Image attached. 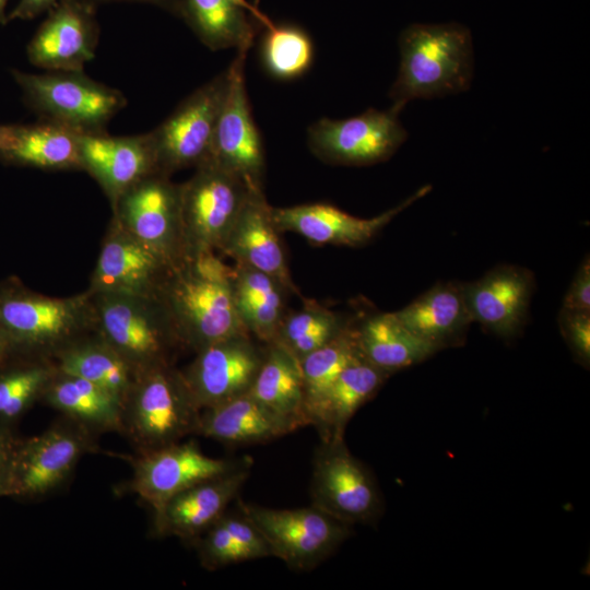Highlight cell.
<instances>
[{
	"instance_id": "obj_16",
	"label": "cell",
	"mask_w": 590,
	"mask_h": 590,
	"mask_svg": "<svg viewBox=\"0 0 590 590\" xmlns=\"http://www.w3.org/2000/svg\"><path fill=\"white\" fill-rule=\"evenodd\" d=\"M263 356L251 334L243 332L198 351L181 374L202 411L248 392Z\"/></svg>"
},
{
	"instance_id": "obj_13",
	"label": "cell",
	"mask_w": 590,
	"mask_h": 590,
	"mask_svg": "<svg viewBox=\"0 0 590 590\" xmlns=\"http://www.w3.org/2000/svg\"><path fill=\"white\" fill-rule=\"evenodd\" d=\"M249 49L237 50L227 68L228 83L206 158L243 177L251 187L262 188L264 150L252 117L245 81Z\"/></svg>"
},
{
	"instance_id": "obj_15",
	"label": "cell",
	"mask_w": 590,
	"mask_h": 590,
	"mask_svg": "<svg viewBox=\"0 0 590 590\" xmlns=\"http://www.w3.org/2000/svg\"><path fill=\"white\" fill-rule=\"evenodd\" d=\"M310 492L312 506L349 524L373 519L380 507L373 479L343 440L318 448Z\"/></svg>"
},
{
	"instance_id": "obj_12",
	"label": "cell",
	"mask_w": 590,
	"mask_h": 590,
	"mask_svg": "<svg viewBox=\"0 0 590 590\" xmlns=\"http://www.w3.org/2000/svg\"><path fill=\"white\" fill-rule=\"evenodd\" d=\"M113 219L170 267L185 260L180 185L155 172L127 189L110 205Z\"/></svg>"
},
{
	"instance_id": "obj_44",
	"label": "cell",
	"mask_w": 590,
	"mask_h": 590,
	"mask_svg": "<svg viewBox=\"0 0 590 590\" xmlns=\"http://www.w3.org/2000/svg\"><path fill=\"white\" fill-rule=\"evenodd\" d=\"M14 135V125H0V153L3 152L12 142Z\"/></svg>"
},
{
	"instance_id": "obj_38",
	"label": "cell",
	"mask_w": 590,
	"mask_h": 590,
	"mask_svg": "<svg viewBox=\"0 0 590 590\" xmlns=\"http://www.w3.org/2000/svg\"><path fill=\"white\" fill-rule=\"evenodd\" d=\"M343 328L335 314L311 303L299 311L284 316L273 342L300 359L328 343Z\"/></svg>"
},
{
	"instance_id": "obj_28",
	"label": "cell",
	"mask_w": 590,
	"mask_h": 590,
	"mask_svg": "<svg viewBox=\"0 0 590 590\" xmlns=\"http://www.w3.org/2000/svg\"><path fill=\"white\" fill-rule=\"evenodd\" d=\"M40 402L92 433L121 432V401L83 378L56 370Z\"/></svg>"
},
{
	"instance_id": "obj_35",
	"label": "cell",
	"mask_w": 590,
	"mask_h": 590,
	"mask_svg": "<svg viewBox=\"0 0 590 590\" xmlns=\"http://www.w3.org/2000/svg\"><path fill=\"white\" fill-rule=\"evenodd\" d=\"M259 43V57L264 71L275 80L292 81L303 76L312 66L315 45L309 33L292 22L270 21Z\"/></svg>"
},
{
	"instance_id": "obj_20",
	"label": "cell",
	"mask_w": 590,
	"mask_h": 590,
	"mask_svg": "<svg viewBox=\"0 0 590 590\" xmlns=\"http://www.w3.org/2000/svg\"><path fill=\"white\" fill-rule=\"evenodd\" d=\"M430 191L420 188L399 205L371 219H359L328 203L271 208L280 232H293L318 245L359 246L369 241L397 214Z\"/></svg>"
},
{
	"instance_id": "obj_22",
	"label": "cell",
	"mask_w": 590,
	"mask_h": 590,
	"mask_svg": "<svg viewBox=\"0 0 590 590\" xmlns=\"http://www.w3.org/2000/svg\"><path fill=\"white\" fill-rule=\"evenodd\" d=\"M271 208L262 188L251 189L219 251L269 274L286 291L294 292Z\"/></svg>"
},
{
	"instance_id": "obj_4",
	"label": "cell",
	"mask_w": 590,
	"mask_h": 590,
	"mask_svg": "<svg viewBox=\"0 0 590 590\" xmlns=\"http://www.w3.org/2000/svg\"><path fill=\"white\" fill-rule=\"evenodd\" d=\"M200 412L181 370L163 364L137 376L122 401L120 433L143 455L196 435Z\"/></svg>"
},
{
	"instance_id": "obj_33",
	"label": "cell",
	"mask_w": 590,
	"mask_h": 590,
	"mask_svg": "<svg viewBox=\"0 0 590 590\" xmlns=\"http://www.w3.org/2000/svg\"><path fill=\"white\" fill-rule=\"evenodd\" d=\"M57 370L88 380L121 401L137 374L130 365L96 333L73 343L52 361Z\"/></svg>"
},
{
	"instance_id": "obj_1",
	"label": "cell",
	"mask_w": 590,
	"mask_h": 590,
	"mask_svg": "<svg viewBox=\"0 0 590 590\" xmlns=\"http://www.w3.org/2000/svg\"><path fill=\"white\" fill-rule=\"evenodd\" d=\"M93 333L94 309L87 291L50 297L16 278L0 282V335L13 356L52 362Z\"/></svg>"
},
{
	"instance_id": "obj_29",
	"label": "cell",
	"mask_w": 590,
	"mask_h": 590,
	"mask_svg": "<svg viewBox=\"0 0 590 590\" xmlns=\"http://www.w3.org/2000/svg\"><path fill=\"white\" fill-rule=\"evenodd\" d=\"M80 132L66 126L39 120L15 126L10 145L0 160L45 170H82L79 149Z\"/></svg>"
},
{
	"instance_id": "obj_39",
	"label": "cell",
	"mask_w": 590,
	"mask_h": 590,
	"mask_svg": "<svg viewBox=\"0 0 590 590\" xmlns=\"http://www.w3.org/2000/svg\"><path fill=\"white\" fill-rule=\"evenodd\" d=\"M558 323L577 356L588 364L590 358V310L562 308Z\"/></svg>"
},
{
	"instance_id": "obj_37",
	"label": "cell",
	"mask_w": 590,
	"mask_h": 590,
	"mask_svg": "<svg viewBox=\"0 0 590 590\" xmlns=\"http://www.w3.org/2000/svg\"><path fill=\"white\" fill-rule=\"evenodd\" d=\"M52 362L15 357L0 368V425L15 423L36 402L56 373Z\"/></svg>"
},
{
	"instance_id": "obj_40",
	"label": "cell",
	"mask_w": 590,
	"mask_h": 590,
	"mask_svg": "<svg viewBox=\"0 0 590 590\" xmlns=\"http://www.w3.org/2000/svg\"><path fill=\"white\" fill-rule=\"evenodd\" d=\"M564 309L590 310V263L587 258L576 273L564 298Z\"/></svg>"
},
{
	"instance_id": "obj_26",
	"label": "cell",
	"mask_w": 590,
	"mask_h": 590,
	"mask_svg": "<svg viewBox=\"0 0 590 590\" xmlns=\"http://www.w3.org/2000/svg\"><path fill=\"white\" fill-rule=\"evenodd\" d=\"M394 314L411 332L439 349L473 322L463 284L455 282L435 285Z\"/></svg>"
},
{
	"instance_id": "obj_11",
	"label": "cell",
	"mask_w": 590,
	"mask_h": 590,
	"mask_svg": "<svg viewBox=\"0 0 590 590\" xmlns=\"http://www.w3.org/2000/svg\"><path fill=\"white\" fill-rule=\"evenodd\" d=\"M228 83L227 69L188 95L150 137L157 170L170 176L198 166L210 153Z\"/></svg>"
},
{
	"instance_id": "obj_25",
	"label": "cell",
	"mask_w": 590,
	"mask_h": 590,
	"mask_svg": "<svg viewBox=\"0 0 590 590\" xmlns=\"http://www.w3.org/2000/svg\"><path fill=\"white\" fill-rule=\"evenodd\" d=\"M295 429L249 392L200 412L196 435L226 445L268 442Z\"/></svg>"
},
{
	"instance_id": "obj_10",
	"label": "cell",
	"mask_w": 590,
	"mask_h": 590,
	"mask_svg": "<svg viewBox=\"0 0 590 590\" xmlns=\"http://www.w3.org/2000/svg\"><path fill=\"white\" fill-rule=\"evenodd\" d=\"M400 110L368 108L344 119L320 118L307 130L314 155L329 164L366 166L390 158L409 134Z\"/></svg>"
},
{
	"instance_id": "obj_5",
	"label": "cell",
	"mask_w": 590,
	"mask_h": 590,
	"mask_svg": "<svg viewBox=\"0 0 590 590\" xmlns=\"http://www.w3.org/2000/svg\"><path fill=\"white\" fill-rule=\"evenodd\" d=\"M88 294L95 333L130 365L137 376L155 366L173 364L174 353L181 349L157 297Z\"/></svg>"
},
{
	"instance_id": "obj_17",
	"label": "cell",
	"mask_w": 590,
	"mask_h": 590,
	"mask_svg": "<svg viewBox=\"0 0 590 590\" xmlns=\"http://www.w3.org/2000/svg\"><path fill=\"white\" fill-rule=\"evenodd\" d=\"M96 10L85 0H60L30 40L28 60L47 71H83L99 39Z\"/></svg>"
},
{
	"instance_id": "obj_9",
	"label": "cell",
	"mask_w": 590,
	"mask_h": 590,
	"mask_svg": "<svg viewBox=\"0 0 590 590\" xmlns=\"http://www.w3.org/2000/svg\"><path fill=\"white\" fill-rule=\"evenodd\" d=\"M238 509L259 530L271 556L295 570L315 568L350 534L349 523L312 505L273 509L238 500Z\"/></svg>"
},
{
	"instance_id": "obj_3",
	"label": "cell",
	"mask_w": 590,
	"mask_h": 590,
	"mask_svg": "<svg viewBox=\"0 0 590 590\" xmlns=\"http://www.w3.org/2000/svg\"><path fill=\"white\" fill-rule=\"evenodd\" d=\"M232 280L205 274L190 260L170 268L156 297L181 350L197 353L220 340L248 332L236 309Z\"/></svg>"
},
{
	"instance_id": "obj_45",
	"label": "cell",
	"mask_w": 590,
	"mask_h": 590,
	"mask_svg": "<svg viewBox=\"0 0 590 590\" xmlns=\"http://www.w3.org/2000/svg\"><path fill=\"white\" fill-rule=\"evenodd\" d=\"M15 438L14 429L0 425V450L9 446Z\"/></svg>"
},
{
	"instance_id": "obj_23",
	"label": "cell",
	"mask_w": 590,
	"mask_h": 590,
	"mask_svg": "<svg viewBox=\"0 0 590 590\" xmlns=\"http://www.w3.org/2000/svg\"><path fill=\"white\" fill-rule=\"evenodd\" d=\"M533 288L531 274L515 266H500L463 284L472 321L502 337H510L524 322Z\"/></svg>"
},
{
	"instance_id": "obj_43",
	"label": "cell",
	"mask_w": 590,
	"mask_h": 590,
	"mask_svg": "<svg viewBox=\"0 0 590 590\" xmlns=\"http://www.w3.org/2000/svg\"><path fill=\"white\" fill-rule=\"evenodd\" d=\"M14 440L9 446L0 450V497H3L7 468H8L11 447Z\"/></svg>"
},
{
	"instance_id": "obj_6",
	"label": "cell",
	"mask_w": 590,
	"mask_h": 590,
	"mask_svg": "<svg viewBox=\"0 0 590 590\" xmlns=\"http://www.w3.org/2000/svg\"><path fill=\"white\" fill-rule=\"evenodd\" d=\"M95 434L62 415L43 433L14 440L3 497L37 499L62 486L80 459L95 451Z\"/></svg>"
},
{
	"instance_id": "obj_27",
	"label": "cell",
	"mask_w": 590,
	"mask_h": 590,
	"mask_svg": "<svg viewBox=\"0 0 590 590\" xmlns=\"http://www.w3.org/2000/svg\"><path fill=\"white\" fill-rule=\"evenodd\" d=\"M248 392L295 430L310 425L299 362L279 343L268 344Z\"/></svg>"
},
{
	"instance_id": "obj_31",
	"label": "cell",
	"mask_w": 590,
	"mask_h": 590,
	"mask_svg": "<svg viewBox=\"0 0 590 590\" xmlns=\"http://www.w3.org/2000/svg\"><path fill=\"white\" fill-rule=\"evenodd\" d=\"M355 335L361 354L388 374L420 363L439 350L411 332L394 312L368 317L355 329Z\"/></svg>"
},
{
	"instance_id": "obj_36",
	"label": "cell",
	"mask_w": 590,
	"mask_h": 590,
	"mask_svg": "<svg viewBox=\"0 0 590 590\" xmlns=\"http://www.w3.org/2000/svg\"><path fill=\"white\" fill-rule=\"evenodd\" d=\"M358 354L355 329L344 327L328 343L298 359L310 425L332 384Z\"/></svg>"
},
{
	"instance_id": "obj_34",
	"label": "cell",
	"mask_w": 590,
	"mask_h": 590,
	"mask_svg": "<svg viewBox=\"0 0 590 590\" xmlns=\"http://www.w3.org/2000/svg\"><path fill=\"white\" fill-rule=\"evenodd\" d=\"M193 543L209 570L271 556L259 530L240 511H225Z\"/></svg>"
},
{
	"instance_id": "obj_30",
	"label": "cell",
	"mask_w": 590,
	"mask_h": 590,
	"mask_svg": "<svg viewBox=\"0 0 590 590\" xmlns=\"http://www.w3.org/2000/svg\"><path fill=\"white\" fill-rule=\"evenodd\" d=\"M388 375L359 352L338 376L319 408L314 425L322 441L343 440L350 418L377 392Z\"/></svg>"
},
{
	"instance_id": "obj_46",
	"label": "cell",
	"mask_w": 590,
	"mask_h": 590,
	"mask_svg": "<svg viewBox=\"0 0 590 590\" xmlns=\"http://www.w3.org/2000/svg\"><path fill=\"white\" fill-rule=\"evenodd\" d=\"M13 358H15V356H13L4 340L0 335V368H2Z\"/></svg>"
},
{
	"instance_id": "obj_47",
	"label": "cell",
	"mask_w": 590,
	"mask_h": 590,
	"mask_svg": "<svg viewBox=\"0 0 590 590\" xmlns=\"http://www.w3.org/2000/svg\"><path fill=\"white\" fill-rule=\"evenodd\" d=\"M9 0H0V24H5L9 22L7 5Z\"/></svg>"
},
{
	"instance_id": "obj_8",
	"label": "cell",
	"mask_w": 590,
	"mask_h": 590,
	"mask_svg": "<svg viewBox=\"0 0 590 590\" xmlns=\"http://www.w3.org/2000/svg\"><path fill=\"white\" fill-rule=\"evenodd\" d=\"M253 189L243 177L211 158L180 185L185 260L220 250Z\"/></svg>"
},
{
	"instance_id": "obj_24",
	"label": "cell",
	"mask_w": 590,
	"mask_h": 590,
	"mask_svg": "<svg viewBox=\"0 0 590 590\" xmlns=\"http://www.w3.org/2000/svg\"><path fill=\"white\" fill-rule=\"evenodd\" d=\"M178 17L211 50L250 49L271 21L248 0H180Z\"/></svg>"
},
{
	"instance_id": "obj_32",
	"label": "cell",
	"mask_w": 590,
	"mask_h": 590,
	"mask_svg": "<svg viewBox=\"0 0 590 590\" xmlns=\"http://www.w3.org/2000/svg\"><path fill=\"white\" fill-rule=\"evenodd\" d=\"M232 285L246 330L260 341L273 342L284 318L286 290L269 274L239 262L234 267Z\"/></svg>"
},
{
	"instance_id": "obj_2",
	"label": "cell",
	"mask_w": 590,
	"mask_h": 590,
	"mask_svg": "<svg viewBox=\"0 0 590 590\" xmlns=\"http://www.w3.org/2000/svg\"><path fill=\"white\" fill-rule=\"evenodd\" d=\"M399 50L398 75L388 94L398 110L410 101L445 97L470 88L473 42L465 25L410 24L399 36Z\"/></svg>"
},
{
	"instance_id": "obj_19",
	"label": "cell",
	"mask_w": 590,
	"mask_h": 590,
	"mask_svg": "<svg viewBox=\"0 0 590 590\" xmlns=\"http://www.w3.org/2000/svg\"><path fill=\"white\" fill-rule=\"evenodd\" d=\"M79 149L82 170L97 181L110 205L131 186L158 172L149 132L137 135L81 133Z\"/></svg>"
},
{
	"instance_id": "obj_41",
	"label": "cell",
	"mask_w": 590,
	"mask_h": 590,
	"mask_svg": "<svg viewBox=\"0 0 590 590\" xmlns=\"http://www.w3.org/2000/svg\"><path fill=\"white\" fill-rule=\"evenodd\" d=\"M60 0H19L15 8L9 13V21L31 20L50 11Z\"/></svg>"
},
{
	"instance_id": "obj_18",
	"label": "cell",
	"mask_w": 590,
	"mask_h": 590,
	"mask_svg": "<svg viewBox=\"0 0 590 590\" xmlns=\"http://www.w3.org/2000/svg\"><path fill=\"white\" fill-rule=\"evenodd\" d=\"M170 268L111 217L86 291L156 297Z\"/></svg>"
},
{
	"instance_id": "obj_42",
	"label": "cell",
	"mask_w": 590,
	"mask_h": 590,
	"mask_svg": "<svg viewBox=\"0 0 590 590\" xmlns=\"http://www.w3.org/2000/svg\"><path fill=\"white\" fill-rule=\"evenodd\" d=\"M95 5L111 3V2H139L157 7L173 15L178 16L180 0H85Z\"/></svg>"
},
{
	"instance_id": "obj_7",
	"label": "cell",
	"mask_w": 590,
	"mask_h": 590,
	"mask_svg": "<svg viewBox=\"0 0 590 590\" xmlns=\"http://www.w3.org/2000/svg\"><path fill=\"white\" fill-rule=\"evenodd\" d=\"M28 107L39 120L66 126L80 133L106 132L109 121L126 106L125 95L83 71H13Z\"/></svg>"
},
{
	"instance_id": "obj_21",
	"label": "cell",
	"mask_w": 590,
	"mask_h": 590,
	"mask_svg": "<svg viewBox=\"0 0 590 590\" xmlns=\"http://www.w3.org/2000/svg\"><path fill=\"white\" fill-rule=\"evenodd\" d=\"M251 465L250 458L241 459L231 471L204 480L174 496L154 522L155 533L194 542L237 497Z\"/></svg>"
},
{
	"instance_id": "obj_14",
	"label": "cell",
	"mask_w": 590,
	"mask_h": 590,
	"mask_svg": "<svg viewBox=\"0 0 590 590\" xmlns=\"http://www.w3.org/2000/svg\"><path fill=\"white\" fill-rule=\"evenodd\" d=\"M240 461L212 458L192 440L178 441L138 455L132 461L133 472L128 488L150 506L155 522L174 496L204 480L231 471Z\"/></svg>"
}]
</instances>
